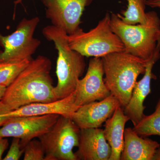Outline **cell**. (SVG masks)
<instances>
[{
  "label": "cell",
  "instance_id": "d6986e66",
  "mask_svg": "<svg viewBox=\"0 0 160 160\" xmlns=\"http://www.w3.org/2000/svg\"><path fill=\"white\" fill-rule=\"evenodd\" d=\"M133 130L141 136L147 137L152 135L160 136V99L155 110L149 115H145Z\"/></svg>",
  "mask_w": 160,
  "mask_h": 160
},
{
  "label": "cell",
  "instance_id": "d4e9b609",
  "mask_svg": "<svg viewBox=\"0 0 160 160\" xmlns=\"http://www.w3.org/2000/svg\"><path fill=\"white\" fill-rule=\"evenodd\" d=\"M153 160H160V144L158 148L157 149Z\"/></svg>",
  "mask_w": 160,
  "mask_h": 160
},
{
  "label": "cell",
  "instance_id": "cb8c5ba5",
  "mask_svg": "<svg viewBox=\"0 0 160 160\" xmlns=\"http://www.w3.org/2000/svg\"><path fill=\"white\" fill-rule=\"evenodd\" d=\"M5 113L0 111V126H2L10 118L4 115Z\"/></svg>",
  "mask_w": 160,
  "mask_h": 160
},
{
  "label": "cell",
  "instance_id": "3957f363",
  "mask_svg": "<svg viewBox=\"0 0 160 160\" xmlns=\"http://www.w3.org/2000/svg\"><path fill=\"white\" fill-rule=\"evenodd\" d=\"M42 34L48 41L54 43L58 50L56 72L58 84L54 87L57 100L71 94L76 88L78 81L83 75L86 67L85 57L72 49L68 41V34L53 25L42 29Z\"/></svg>",
  "mask_w": 160,
  "mask_h": 160
},
{
  "label": "cell",
  "instance_id": "8fae6325",
  "mask_svg": "<svg viewBox=\"0 0 160 160\" xmlns=\"http://www.w3.org/2000/svg\"><path fill=\"white\" fill-rule=\"evenodd\" d=\"M160 59V39L158 41L156 49L153 56L147 62L146 70L144 76L135 85L131 98L127 106L124 108V112L129 120L135 126L145 115L144 111L146 106L144 102L151 93L152 79H156V76L152 72V68Z\"/></svg>",
  "mask_w": 160,
  "mask_h": 160
},
{
  "label": "cell",
  "instance_id": "277c9868",
  "mask_svg": "<svg viewBox=\"0 0 160 160\" xmlns=\"http://www.w3.org/2000/svg\"><path fill=\"white\" fill-rule=\"evenodd\" d=\"M146 16L144 24L129 25L118 14L112 13L110 26L122 42L125 52L147 62L153 56L160 39V19L154 11L146 12Z\"/></svg>",
  "mask_w": 160,
  "mask_h": 160
},
{
  "label": "cell",
  "instance_id": "44dd1931",
  "mask_svg": "<svg viewBox=\"0 0 160 160\" xmlns=\"http://www.w3.org/2000/svg\"><path fill=\"white\" fill-rule=\"evenodd\" d=\"M20 139L19 138H14L12 142L11 146L8 153L5 157L3 159L4 160H18L22 156L24 150L22 149Z\"/></svg>",
  "mask_w": 160,
  "mask_h": 160
},
{
  "label": "cell",
  "instance_id": "7c38bea8",
  "mask_svg": "<svg viewBox=\"0 0 160 160\" xmlns=\"http://www.w3.org/2000/svg\"><path fill=\"white\" fill-rule=\"evenodd\" d=\"M118 101L112 95L99 102H92L80 106L72 119L80 129L99 128L111 117L119 106Z\"/></svg>",
  "mask_w": 160,
  "mask_h": 160
},
{
  "label": "cell",
  "instance_id": "7402d4cb",
  "mask_svg": "<svg viewBox=\"0 0 160 160\" xmlns=\"http://www.w3.org/2000/svg\"><path fill=\"white\" fill-rule=\"evenodd\" d=\"M9 142L6 138H0V160L2 159V155L4 152L8 148Z\"/></svg>",
  "mask_w": 160,
  "mask_h": 160
},
{
  "label": "cell",
  "instance_id": "ba28073f",
  "mask_svg": "<svg viewBox=\"0 0 160 160\" xmlns=\"http://www.w3.org/2000/svg\"><path fill=\"white\" fill-rule=\"evenodd\" d=\"M60 116L51 114L10 118L0 128V138H19L24 150L29 141L49 131Z\"/></svg>",
  "mask_w": 160,
  "mask_h": 160
},
{
  "label": "cell",
  "instance_id": "8992f818",
  "mask_svg": "<svg viewBox=\"0 0 160 160\" xmlns=\"http://www.w3.org/2000/svg\"><path fill=\"white\" fill-rule=\"evenodd\" d=\"M80 131L71 118L60 116L52 128L39 138L45 160H77L73 149L79 146Z\"/></svg>",
  "mask_w": 160,
  "mask_h": 160
},
{
  "label": "cell",
  "instance_id": "4316f807",
  "mask_svg": "<svg viewBox=\"0 0 160 160\" xmlns=\"http://www.w3.org/2000/svg\"></svg>",
  "mask_w": 160,
  "mask_h": 160
},
{
  "label": "cell",
  "instance_id": "6da1fadb",
  "mask_svg": "<svg viewBox=\"0 0 160 160\" xmlns=\"http://www.w3.org/2000/svg\"><path fill=\"white\" fill-rule=\"evenodd\" d=\"M52 63L42 55L32 59L28 66L6 88L0 108L6 113L33 103L56 101L50 72Z\"/></svg>",
  "mask_w": 160,
  "mask_h": 160
},
{
  "label": "cell",
  "instance_id": "52a82bcc",
  "mask_svg": "<svg viewBox=\"0 0 160 160\" xmlns=\"http://www.w3.org/2000/svg\"><path fill=\"white\" fill-rule=\"evenodd\" d=\"M39 22L38 17L24 18L11 34H0V45L3 48V51H0V60L32 58V55L41 45L40 40L33 37Z\"/></svg>",
  "mask_w": 160,
  "mask_h": 160
},
{
  "label": "cell",
  "instance_id": "30bf717a",
  "mask_svg": "<svg viewBox=\"0 0 160 160\" xmlns=\"http://www.w3.org/2000/svg\"><path fill=\"white\" fill-rule=\"evenodd\" d=\"M104 75L101 58L90 59L86 75L78 81L75 90L77 106L101 101L111 94L104 82Z\"/></svg>",
  "mask_w": 160,
  "mask_h": 160
},
{
  "label": "cell",
  "instance_id": "484cf974",
  "mask_svg": "<svg viewBox=\"0 0 160 160\" xmlns=\"http://www.w3.org/2000/svg\"><path fill=\"white\" fill-rule=\"evenodd\" d=\"M6 87H3V86H0V100L2 99L5 91H6Z\"/></svg>",
  "mask_w": 160,
  "mask_h": 160
},
{
  "label": "cell",
  "instance_id": "4fadbf2b",
  "mask_svg": "<svg viewBox=\"0 0 160 160\" xmlns=\"http://www.w3.org/2000/svg\"><path fill=\"white\" fill-rule=\"evenodd\" d=\"M77 160H109L111 149L99 128L81 129Z\"/></svg>",
  "mask_w": 160,
  "mask_h": 160
},
{
  "label": "cell",
  "instance_id": "5bb4252c",
  "mask_svg": "<svg viewBox=\"0 0 160 160\" xmlns=\"http://www.w3.org/2000/svg\"><path fill=\"white\" fill-rule=\"evenodd\" d=\"M76 92L64 98L46 103H33L20 107L5 116L9 118L57 114L71 118L80 106L75 103Z\"/></svg>",
  "mask_w": 160,
  "mask_h": 160
},
{
  "label": "cell",
  "instance_id": "e0dca14e",
  "mask_svg": "<svg viewBox=\"0 0 160 160\" xmlns=\"http://www.w3.org/2000/svg\"><path fill=\"white\" fill-rule=\"evenodd\" d=\"M32 60H0V86L7 88Z\"/></svg>",
  "mask_w": 160,
  "mask_h": 160
},
{
  "label": "cell",
  "instance_id": "9c48e42d",
  "mask_svg": "<svg viewBox=\"0 0 160 160\" xmlns=\"http://www.w3.org/2000/svg\"><path fill=\"white\" fill-rule=\"evenodd\" d=\"M93 0H41L46 8V16L52 25L68 35L80 29L85 8Z\"/></svg>",
  "mask_w": 160,
  "mask_h": 160
},
{
  "label": "cell",
  "instance_id": "603a6c76",
  "mask_svg": "<svg viewBox=\"0 0 160 160\" xmlns=\"http://www.w3.org/2000/svg\"><path fill=\"white\" fill-rule=\"evenodd\" d=\"M146 6L160 9V0H146Z\"/></svg>",
  "mask_w": 160,
  "mask_h": 160
},
{
  "label": "cell",
  "instance_id": "2e32d148",
  "mask_svg": "<svg viewBox=\"0 0 160 160\" xmlns=\"http://www.w3.org/2000/svg\"><path fill=\"white\" fill-rule=\"evenodd\" d=\"M129 120L124 113V109L119 105L105 122L104 135L111 149L109 160H120L124 146L125 125Z\"/></svg>",
  "mask_w": 160,
  "mask_h": 160
},
{
  "label": "cell",
  "instance_id": "7a4b0ae2",
  "mask_svg": "<svg viewBox=\"0 0 160 160\" xmlns=\"http://www.w3.org/2000/svg\"><path fill=\"white\" fill-rule=\"evenodd\" d=\"M101 58L105 84L124 109L131 98L138 77L146 72L147 62L125 51L109 53Z\"/></svg>",
  "mask_w": 160,
  "mask_h": 160
},
{
  "label": "cell",
  "instance_id": "9a60e30c",
  "mask_svg": "<svg viewBox=\"0 0 160 160\" xmlns=\"http://www.w3.org/2000/svg\"><path fill=\"white\" fill-rule=\"evenodd\" d=\"M160 144L141 136L130 128L125 129L121 160H153Z\"/></svg>",
  "mask_w": 160,
  "mask_h": 160
},
{
  "label": "cell",
  "instance_id": "ffe728a7",
  "mask_svg": "<svg viewBox=\"0 0 160 160\" xmlns=\"http://www.w3.org/2000/svg\"><path fill=\"white\" fill-rule=\"evenodd\" d=\"M24 160H45V152L40 141L32 140L25 147Z\"/></svg>",
  "mask_w": 160,
  "mask_h": 160
},
{
  "label": "cell",
  "instance_id": "ac0fdd59",
  "mask_svg": "<svg viewBox=\"0 0 160 160\" xmlns=\"http://www.w3.org/2000/svg\"><path fill=\"white\" fill-rule=\"evenodd\" d=\"M127 9L118 13L124 22L129 25L144 24L147 21L146 0H127Z\"/></svg>",
  "mask_w": 160,
  "mask_h": 160
},
{
  "label": "cell",
  "instance_id": "5b68a950",
  "mask_svg": "<svg viewBox=\"0 0 160 160\" xmlns=\"http://www.w3.org/2000/svg\"><path fill=\"white\" fill-rule=\"evenodd\" d=\"M111 14L106 12L95 28L85 32L80 29L68 34L70 47L84 57L102 58L112 52L125 51L122 42L110 26Z\"/></svg>",
  "mask_w": 160,
  "mask_h": 160
}]
</instances>
